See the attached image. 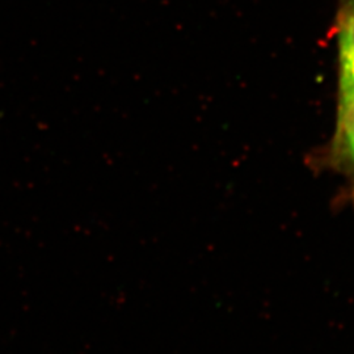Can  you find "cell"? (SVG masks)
Returning <instances> with one entry per match:
<instances>
[{"label": "cell", "instance_id": "6da1fadb", "mask_svg": "<svg viewBox=\"0 0 354 354\" xmlns=\"http://www.w3.org/2000/svg\"><path fill=\"white\" fill-rule=\"evenodd\" d=\"M324 163L346 178L354 198V93L339 102L336 129Z\"/></svg>", "mask_w": 354, "mask_h": 354}, {"label": "cell", "instance_id": "7a4b0ae2", "mask_svg": "<svg viewBox=\"0 0 354 354\" xmlns=\"http://www.w3.org/2000/svg\"><path fill=\"white\" fill-rule=\"evenodd\" d=\"M340 100L354 93V0H342L337 15Z\"/></svg>", "mask_w": 354, "mask_h": 354}]
</instances>
